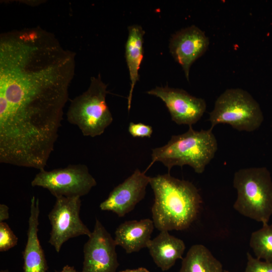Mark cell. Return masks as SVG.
<instances>
[{
  "mask_svg": "<svg viewBox=\"0 0 272 272\" xmlns=\"http://www.w3.org/2000/svg\"><path fill=\"white\" fill-rule=\"evenodd\" d=\"M155 196L151 211L160 231L187 229L196 219L202 203L199 191L191 182L170 173L150 178Z\"/></svg>",
  "mask_w": 272,
  "mask_h": 272,
  "instance_id": "obj_1",
  "label": "cell"
},
{
  "mask_svg": "<svg viewBox=\"0 0 272 272\" xmlns=\"http://www.w3.org/2000/svg\"><path fill=\"white\" fill-rule=\"evenodd\" d=\"M212 129L195 130L189 126L184 133L172 135L164 146L152 149V161L147 169L159 161L168 173L174 166L187 165L197 173H202L218 150L217 139Z\"/></svg>",
  "mask_w": 272,
  "mask_h": 272,
  "instance_id": "obj_2",
  "label": "cell"
},
{
  "mask_svg": "<svg viewBox=\"0 0 272 272\" xmlns=\"http://www.w3.org/2000/svg\"><path fill=\"white\" fill-rule=\"evenodd\" d=\"M234 209L242 216L267 224L272 216V179L264 167L240 169L234 175Z\"/></svg>",
  "mask_w": 272,
  "mask_h": 272,
  "instance_id": "obj_3",
  "label": "cell"
},
{
  "mask_svg": "<svg viewBox=\"0 0 272 272\" xmlns=\"http://www.w3.org/2000/svg\"><path fill=\"white\" fill-rule=\"evenodd\" d=\"M107 88L100 75L93 77L87 90L71 101L67 120L76 125L84 136L101 135L113 121L106 101Z\"/></svg>",
  "mask_w": 272,
  "mask_h": 272,
  "instance_id": "obj_4",
  "label": "cell"
},
{
  "mask_svg": "<svg viewBox=\"0 0 272 272\" xmlns=\"http://www.w3.org/2000/svg\"><path fill=\"white\" fill-rule=\"evenodd\" d=\"M209 114L212 129L222 123L239 131L251 132L258 129L263 120L258 103L248 92L240 88L226 90L218 97Z\"/></svg>",
  "mask_w": 272,
  "mask_h": 272,
  "instance_id": "obj_5",
  "label": "cell"
},
{
  "mask_svg": "<svg viewBox=\"0 0 272 272\" xmlns=\"http://www.w3.org/2000/svg\"><path fill=\"white\" fill-rule=\"evenodd\" d=\"M32 186L47 189L56 198L81 197L96 185L86 165H69L50 171L40 170L31 182Z\"/></svg>",
  "mask_w": 272,
  "mask_h": 272,
  "instance_id": "obj_6",
  "label": "cell"
},
{
  "mask_svg": "<svg viewBox=\"0 0 272 272\" xmlns=\"http://www.w3.org/2000/svg\"><path fill=\"white\" fill-rule=\"evenodd\" d=\"M80 197L60 196L56 198L48 214L51 225L48 242L59 252L63 244L69 239L80 235L89 237L92 232L80 217Z\"/></svg>",
  "mask_w": 272,
  "mask_h": 272,
  "instance_id": "obj_7",
  "label": "cell"
},
{
  "mask_svg": "<svg viewBox=\"0 0 272 272\" xmlns=\"http://www.w3.org/2000/svg\"><path fill=\"white\" fill-rule=\"evenodd\" d=\"M114 239L96 219L93 231L83 247L81 272H116L119 266Z\"/></svg>",
  "mask_w": 272,
  "mask_h": 272,
  "instance_id": "obj_8",
  "label": "cell"
},
{
  "mask_svg": "<svg viewBox=\"0 0 272 272\" xmlns=\"http://www.w3.org/2000/svg\"><path fill=\"white\" fill-rule=\"evenodd\" d=\"M147 93L161 99L165 104L172 120L177 124L189 126L196 123L206 110L205 100L181 89L156 87Z\"/></svg>",
  "mask_w": 272,
  "mask_h": 272,
  "instance_id": "obj_9",
  "label": "cell"
},
{
  "mask_svg": "<svg viewBox=\"0 0 272 272\" xmlns=\"http://www.w3.org/2000/svg\"><path fill=\"white\" fill-rule=\"evenodd\" d=\"M150 178L145 172L136 169L123 182L114 187L108 197L100 203V209L111 211L119 217L124 216L144 198Z\"/></svg>",
  "mask_w": 272,
  "mask_h": 272,
  "instance_id": "obj_10",
  "label": "cell"
},
{
  "mask_svg": "<svg viewBox=\"0 0 272 272\" xmlns=\"http://www.w3.org/2000/svg\"><path fill=\"white\" fill-rule=\"evenodd\" d=\"M209 45V40L205 32L194 25L181 29L171 36L170 52L181 66L188 81L191 65L206 51Z\"/></svg>",
  "mask_w": 272,
  "mask_h": 272,
  "instance_id": "obj_11",
  "label": "cell"
},
{
  "mask_svg": "<svg viewBox=\"0 0 272 272\" xmlns=\"http://www.w3.org/2000/svg\"><path fill=\"white\" fill-rule=\"evenodd\" d=\"M39 201L33 196L31 199L27 240L23 252V272H47L48 265L38 237Z\"/></svg>",
  "mask_w": 272,
  "mask_h": 272,
  "instance_id": "obj_12",
  "label": "cell"
},
{
  "mask_svg": "<svg viewBox=\"0 0 272 272\" xmlns=\"http://www.w3.org/2000/svg\"><path fill=\"white\" fill-rule=\"evenodd\" d=\"M154 227L153 221L150 219L125 221L117 228L115 242L127 253L138 252L147 247Z\"/></svg>",
  "mask_w": 272,
  "mask_h": 272,
  "instance_id": "obj_13",
  "label": "cell"
},
{
  "mask_svg": "<svg viewBox=\"0 0 272 272\" xmlns=\"http://www.w3.org/2000/svg\"><path fill=\"white\" fill-rule=\"evenodd\" d=\"M147 248L155 263L162 271L172 267L178 259L182 258L185 249L183 240L162 231L148 244Z\"/></svg>",
  "mask_w": 272,
  "mask_h": 272,
  "instance_id": "obj_14",
  "label": "cell"
},
{
  "mask_svg": "<svg viewBox=\"0 0 272 272\" xmlns=\"http://www.w3.org/2000/svg\"><path fill=\"white\" fill-rule=\"evenodd\" d=\"M128 32L125 47V56L130 80V88L127 97V108L129 111L133 89L137 82L139 80V71L144 56L145 31L141 26L133 25L128 27Z\"/></svg>",
  "mask_w": 272,
  "mask_h": 272,
  "instance_id": "obj_15",
  "label": "cell"
},
{
  "mask_svg": "<svg viewBox=\"0 0 272 272\" xmlns=\"http://www.w3.org/2000/svg\"><path fill=\"white\" fill-rule=\"evenodd\" d=\"M179 272H224L222 263L204 245L195 244L182 259Z\"/></svg>",
  "mask_w": 272,
  "mask_h": 272,
  "instance_id": "obj_16",
  "label": "cell"
},
{
  "mask_svg": "<svg viewBox=\"0 0 272 272\" xmlns=\"http://www.w3.org/2000/svg\"><path fill=\"white\" fill-rule=\"evenodd\" d=\"M249 245L256 258L272 262V224L262 225L251 235Z\"/></svg>",
  "mask_w": 272,
  "mask_h": 272,
  "instance_id": "obj_17",
  "label": "cell"
},
{
  "mask_svg": "<svg viewBox=\"0 0 272 272\" xmlns=\"http://www.w3.org/2000/svg\"><path fill=\"white\" fill-rule=\"evenodd\" d=\"M18 240V237L8 224L5 222H0V251H6L15 246Z\"/></svg>",
  "mask_w": 272,
  "mask_h": 272,
  "instance_id": "obj_18",
  "label": "cell"
},
{
  "mask_svg": "<svg viewBox=\"0 0 272 272\" xmlns=\"http://www.w3.org/2000/svg\"><path fill=\"white\" fill-rule=\"evenodd\" d=\"M247 261L244 272H272V262L253 257L247 253Z\"/></svg>",
  "mask_w": 272,
  "mask_h": 272,
  "instance_id": "obj_19",
  "label": "cell"
},
{
  "mask_svg": "<svg viewBox=\"0 0 272 272\" xmlns=\"http://www.w3.org/2000/svg\"><path fill=\"white\" fill-rule=\"evenodd\" d=\"M128 130L129 133L134 138H150L153 133V129L150 125L143 123L130 122Z\"/></svg>",
  "mask_w": 272,
  "mask_h": 272,
  "instance_id": "obj_20",
  "label": "cell"
},
{
  "mask_svg": "<svg viewBox=\"0 0 272 272\" xmlns=\"http://www.w3.org/2000/svg\"><path fill=\"white\" fill-rule=\"evenodd\" d=\"M9 218V208L4 204L0 205V222H4Z\"/></svg>",
  "mask_w": 272,
  "mask_h": 272,
  "instance_id": "obj_21",
  "label": "cell"
},
{
  "mask_svg": "<svg viewBox=\"0 0 272 272\" xmlns=\"http://www.w3.org/2000/svg\"><path fill=\"white\" fill-rule=\"evenodd\" d=\"M119 272H150L148 269L145 267H139L135 269H126Z\"/></svg>",
  "mask_w": 272,
  "mask_h": 272,
  "instance_id": "obj_22",
  "label": "cell"
},
{
  "mask_svg": "<svg viewBox=\"0 0 272 272\" xmlns=\"http://www.w3.org/2000/svg\"><path fill=\"white\" fill-rule=\"evenodd\" d=\"M58 272H79L78 271L74 266H70L69 265H65L62 269V270Z\"/></svg>",
  "mask_w": 272,
  "mask_h": 272,
  "instance_id": "obj_23",
  "label": "cell"
},
{
  "mask_svg": "<svg viewBox=\"0 0 272 272\" xmlns=\"http://www.w3.org/2000/svg\"><path fill=\"white\" fill-rule=\"evenodd\" d=\"M0 272H10L8 269L1 270Z\"/></svg>",
  "mask_w": 272,
  "mask_h": 272,
  "instance_id": "obj_24",
  "label": "cell"
},
{
  "mask_svg": "<svg viewBox=\"0 0 272 272\" xmlns=\"http://www.w3.org/2000/svg\"><path fill=\"white\" fill-rule=\"evenodd\" d=\"M224 272H230V271H229L228 270H224Z\"/></svg>",
  "mask_w": 272,
  "mask_h": 272,
  "instance_id": "obj_25",
  "label": "cell"
}]
</instances>
